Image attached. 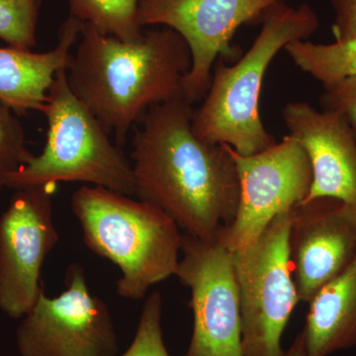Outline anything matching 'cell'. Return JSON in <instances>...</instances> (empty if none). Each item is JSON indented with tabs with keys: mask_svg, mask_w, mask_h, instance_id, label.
Segmentation results:
<instances>
[{
	"mask_svg": "<svg viewBox=\"0 0 356 356\" xmlns=\"http://www.w3.org/2000/svg\"><path fill=\"white\" fill-rule=\"evenodd\" d=\"M320 104L323 109L343 115L356 135V77L346 79L334 88L325 89L320 97Z\"/></svg>",
	"mask_w": 356,
	"mask_h": 356,
	"instance_id": "44dd1931",
	"label": "cell"
},
{
	"mask_svg": "<svg viewBox=\"0 0 356 356\" xmlns=\"http://www.w3.org/2000/svg\"><path fill=\"white\" fill-rule=\"evenodd\" d=\"M292 209L274 218L254 245L233 252L245 356L286 351L281 339L299 302L288 250Z\"/></svg>",
	"mask_w": 356,
	"mask_h": 356,
	"instance_id": "8992f818",
	"label": "cell"
},
{
	"mask_svg": "<svg viewBox=\"0 0 356 356\" xmlns=\"http://www.w3.org/2000/svg\"><path fill=\"white\" fill-rule=\"evenodd\" d=\"M26 146L24 129L15 112L0 102V191L8 177L32 156Z\"/></svg>",
	"mask_w": 356,
	"mask_h": 356,
	"instance_id": "d6986e66",
	"label": "cell"
},
{
	"mask_svg": "<svg viewBox=\"0 0 356 356\" xmlns=\"http://www.w3.org/2000/svg\"><path fill=\"white\" fill-rule=\"evenodd\" d=\"M70 15L122 41H136L144 30L139 22L140 0H67Z\"/></svg>",
	"mask_w": 356,
	"mask_h": 356,
	"instance_id": "e0dca14e",
	"label": "cell"
},
{
	"mask_svg": "<svg viewBox=\"0 0 356 356\" xmlns=\"http://www.w3.org/2000/svg\"><path fill=\"white\" fill-rule=\"evenodd\" d=\"M334 13V41L356 39V0H330Z\"/></svg>",
	"mask_w": 356,
	"mask_h": 356,
	"instance_id": "7402d4cb",
	"label": "cell"
},
{
	"mask_svg": "<svg viewBox=\"0 0 356 356\" xmlns=\"http://www.w3.org/2000/svg\"><path fill=\"white\" fill-rule=\"evenodd\" d=\"M163 298L156 291L143 306L139 324L130 348L121 356H170L161 330Z\"/></svg>",
	"mask_w": 356,
	"mask_h": 356,
	"instance_id": "ffe728a7",
	"label": "cell"
},
{
	"mask_svg": "<svg viewBox=\"0 0 356 356\" xmlns=\"http://www.w3.org/2000/svg\"><path fill=\"white\" fill-rule=\"evenodd\" d=\"M40 0H0V39L14 48L36 44Z\"/></svg>",
	"mask_w": 356,
	"mask_h": 356,
	"instance_id": "ac0fdd59",
	"label": "cell"
},
{
	"mask_svg": "<svg viewBox=\"0 0 356 356\" xmlns=\"http://www.w3.org/2000/svg\"><path fill=\"white\" fill-rule=\"evenodd\" d=\"M288 250L299 301L309 303L355 257L356 208L332 197L295 206Z\"/></svg>",
	"mask_w": 356,
	"mask_h": 356,
	"instance_id": "7c38bea8",
	"label": "cell"
},
{
	"mask_svg": "<svg viewBox=\"0 0 356 356\" xmlns=\"http://www.w3.org/2000/svg\"><path fill=\"white\" fill-rule=\"evenodd\" d=\"M284 356H307L303 332L297 334L291 346L285 351Z\"/></svg>",
	"mask_w": 356,
	"mask_h": 356,
	"instance_id": "603a6c76",
	"label": "cell"
},
{
	"mask_svg": "<svg viewBox=\"0 0 356 356\" xmlns=\"http://www.w3.org/2000/svg\"><path fill=\"white\" fill-rule=\"evenodd\" d=\"M193 113L179 97L154 105L136 125L134 196L165 212L182 234L214 240L235 220L240 180L225 147L194 132Z\"/></svg>",
	"mask_w": 356,
	"mask_h": 356,
	"instance_id": "6da1fadb",
	"label": "cell"
},
{
	"mask_svg": "<svg viewBox=\"0 0 356 356\" xmlns=\"http://www.w3.org/2000/svg\"><path fill=\"white\" fill-rule=\"evenodd\" d=\"M318 14L309 4L273 7L262 20L261 31L235 65L218 58L202 104L194 109L192 126L200 139L228 145L250 156L275 145L259 114V98L267 67L286 44L317 31Z\"/></svg>",
	"mask_w": 356,
	"mask_h": 356,
	"instance_id": "3957f363",
	"label": "cell"
},
{
	"mask_svg": "<svg viewBox=\"0 0 356 356\" xmlns=\"http://www.w3.org/2000/svg\"><path fill=\"white\" fill-rule=\"evenodd\" d=\"M21 356H114L118 341L108 307L91 294L83 267L67 269L65 290L41 293L16 332Z\"/></svg>",
	"mask_w": 356,
	"mask_h": 356,
	"instance_id": "30bf717a",
	"label": "cell"
},
{
	"mask_svg": "<svg viewBox=\"0 0 356 356\" xmlns=\"http://www.w3.org/2000/svg\"><path fill=\"white\" fill-rule=\"evenodd\" d=\"M57 185L15 191L0 216V310L10 318L24 317L44 292L42 266L60 240L53 220Z\"/></svg>",
	"mask_w": 356,
	"mask_h": 356,
	"instance_id": "8fae6325",
	"label": "cell"
},
{
	"mask_svg": "<svg viewBox=\"0 0 356 356\" xmlns=\"http://www.w3.org/2000/svg\"><path fill=\"white\" fill-rule=\"evenodd\" d=\"M282 116L310 159L313 180L305 201L332 197L356 208V135L348 120L304 102L288 103Z\"/></svg>",
	"mask_w": 356,
	"mask_h": 356,
	"instance_id": "4fadbf2b",
	"label": "cell"
},
{
	"mask_svg": "<svg viewBox=\"0 0 356 356\" xmlns=\"http://www.w3.org/2000/svg\"><path fill=\"white\" fill-rule=\"evenodd\" d=\"M177 274L189 288L193 332L184 356H245L234 254L221 242L182 234Z\"/></svg>",
	"mask_w": 356,
	"mask_h": 356,
	"instance_id": "ba28073f",
	"label": "cell"
},
{
	"mask_svg": "<svg viewBox=\"0 0 356 356\" xmlns=\"http://www.w3.org/2000/svg\"><path fill=\"white\" fill-rule=\"evenodd\" d=\"M76 44L67 84L118 146L147 110L184 97L181 81L191 70V53L170 28L126 42L83 24Z\"/></svg>",
	"mask_w": 356,
	"mask_h": 356,
	"instance_id": "7a4b0ae2",
	"label": "cell"
},
{
	"mask_svg": "<svg viewBox=\"0 0 356 356\" xmlns=\"http://www.w3.org/2000/svg\"><path fill=\"white\" fill-rule=\"evenodd\" d=\"M42 113L48 122L43 151L32 154L8 177L7 188L18 191L58 182H86L134 196L130 159L70 90L67 69L56 74Z\"/></svg>",
	"mask_w": 356,
	"mask_h": 356,
	"instance_id": "5b68a950",
	"label": "cell"
},
{
	"mask_svg": "<svg viewBox=\"0 0 356 356\" xmlns=\"http://www.w3.org/2000/svg\"><path fill=\"white\" fill-rule=\"evenodd\" d=\"M83 23L70 15L60 26L57 46L51 51L0 48V102L15 112H42L56 74L67 69Z\"/></svg>",
	"mask_w": 356,
	"mask_h": 356,
	"instance_id": "5bb4252c",
	"label": "cell"
},
{
	"mask_svg": "<svg viewBox=\"0 0 356 356\" xmlns=\"http://www.w3.org/2000/svg\"><path fill=\"white\" fill-rule=\"evenodd\" d=\"M284 51L293 64L322 83L325 89L356 77V39L332 44L299 40L286 44Z\"/></svg>",
	"mask_w": 356,
	"mask_h": 356,
	"instance_id": "2e32d148",
	"label": "cell"
},
{
	"mask_svg": "<svg viewBox=\"0 0 356 356\" xmlns=\"http://www.w3.org/2000/svg\"><path fill=\"white\" fill-rule=\"evenodd\" d=\"M285 0H140L139 22L178 33L191 53V67L181 81L191 104L203 100L218 58L233 55L231 41L238 27L264 19Z\"/></svg>",
	"mask_w": 356,
	"mask_h": 356,
	"instance_id": "52a82bcc",
	"label": "cell"
},
{
	"mask_svg": "<svg viewBox=\"0 0 356 356\" xmlns=\"http://www.w3.org/2000/svg\"><path fill=\"white\" fill-rule=\"evenodd\" d=\"M102 186H81L70 208L86 247L120 268L116 292L137 301L149 288L177 274L182 233L151 204Z\"/></svg>",
	"mask_w": 356,
	"mask_h": 356,
	"instance_id": "277c9868",
	"label": "cell"
},
{
	"mask_svg": "<svg viewBox=\"0 0 356 356\" xmlns=\"http://www.w3.org/2000/svg\"><path fill=\"white\" fill-rule=\"evenodd\" d=\"M303 336L307 356H330L356 346V255L309 302Z\"/></svg>",
	"mask_w": 356,
	"mask_h": 356,
	"instance_id": "9a60e30c",
	"label": "cell"
},
{
	"mask_svg": "<svg viewBox=\"0 0 356 356\" xmlns=\"http://www.w3.org/2000/svg\"><path fill=\"white\" fill-rule=\"evenodd\" d=\"M222 145L236 165L240 201L235 220L222 229L219 238L236 252L254 245L280 213L306 200L313 173L308 154L291 135L250 156Z\"/></svg>",
	"mask_w": 356,
	"mask_h": 356,
	"instance_id": "9c48e42d",
	"label": "cell"
}]
</instances>
